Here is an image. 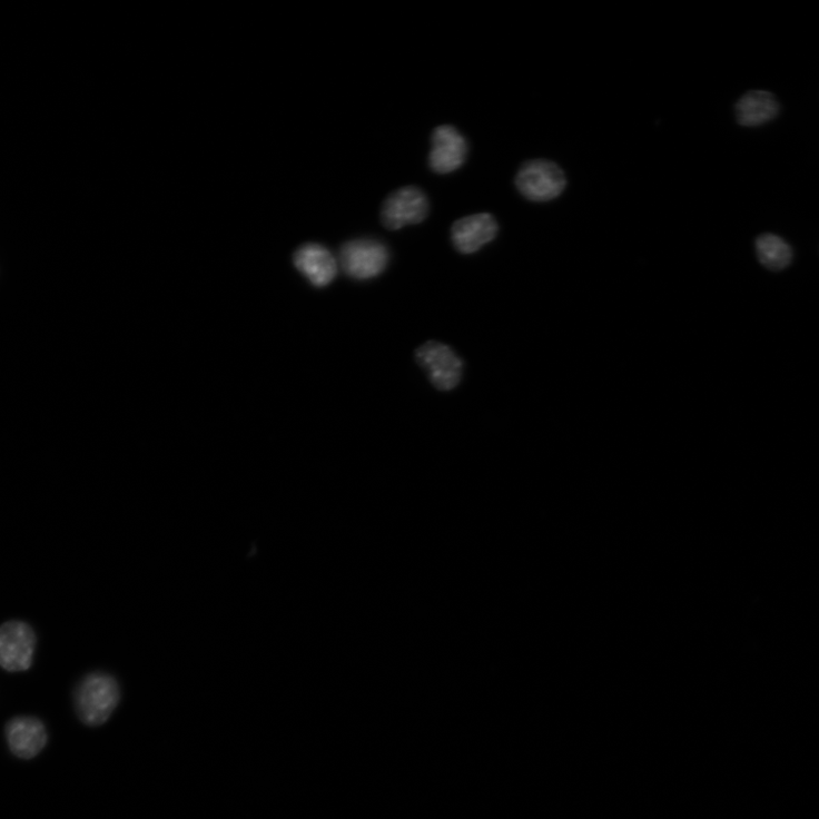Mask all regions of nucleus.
<instances>
[{
    "mask_svg": "<svg viewBox=\"0 0 819 819\" xmlns=\"http://www.w3.org/2000/svg\"><path fill=\"white\" fill-rule=\"evenodd\" d=\"M430 210L425 193L407 186L391 194L382 209V223L388 230H398L407 225L423 223Z\"/></svg>",
    "mask_w": 819,
    "mask_h": 819,
    "instance_id": "423d86ee",
    "label": "nucleus"
},
{
    "mask_svg": "<svg viewBox=\"0 0 819 819\" xmlns=\"http://www.w3.org/2000/svg\"><path fill=\"white\" fill-rule=\"evenodd\" d=\"M416 358L431 383L440 391L455 388L463 378V361L445 344L427 342L417 349Z\"/></svg>",
    "mask_w": 819,
    "mask_h": 819,
    "instance_id": "20e7f679",
    "label": "nucleus"
},
{
    "mask_svg": "<svg viewBox=\"0 0 819 819\" xmlns=\"http://www.w3.org/2000/svg\"><path fill=\"white\" fill-rule=\"evenodd\" d=\"M467 150V141L456 128L441 126L432 136L430 166L436 174H451L465 164Z\"/></svg>",
    "mask_w": 819,
    "mask_h": 819,
    "instance_id": "0eeeda50",
    "label": "nucleus"
},
{
    "mask_svg": "<svg viewBox=\"0 0 819 819\" xmlns=\"http://www.w3.org/2000/svg\"><path fill=\"white\" fill-rule=\"evenodd\" d=\"M756 251L760 264L772 272L788 268L793 259L790 244L776 234H762L756 240Z\"/></svg>",
    "mask_w": 819,
    "mask_h": 819,
    "instance_id": "f8f14e48",
    "label": "nucleus"
},
{
    "mask_svg": "<svg viewBox=\"0 0 819 819\" xmlns=\"http://www.w3.org/2000/svg\"><path fill=\"white\" fill-rule=\"evenodd\" d=\"M781 106L776 95L768 90H750L737 102L736 116L740 126L756 128L778 118Z\"/></svg>",
    "mask_w": 819,
    "mask_h": 819,
    "instance_id": "9b49d317",
    "label": "nucleus"
},
{
    "mask_svg": "<svg viewBox=\"0 0 819 819\" xmlns=\"http://www.w3.org/2000/svg\"><path fill=\"white\" fill-rule=\"evenodd\" d=\"M293 262L296 269L317 288L327 287L337 276L335 256L319 244L300 246L295 251Z\"/></svg>",
    "mask_w": 819,
    "mask_h": 819,
    "instance_id": "6e6552de",
    "label": "nucleus"
},
{
    "mask_svg": "<svg viewBox=\"0 0 819 819\" xmlns=\"http://www.w3.org/2000/svg\"><path fill=\"white\" fill-rule=\"evenodd\" d=\"M499 231L497 223L489 214L466 217L454 223L451 237L454 247L463 254H473L492 241Z\"/></svg>",
    "mask_w": 819,
    "mask_h": 819,
    "instance_id": "9d476101",
    "label": "nucleus"
},
{
    "mask_svg": "<svg viewBox=\"0 0 819 819\" xmlns=\"http://www.w3.org/2000/svg\"><path fill=\"white\" fill-rule=\"evenodd\" d=\"M566 184L562 170L546 160L526 162L516 177L519 190L533 201H549L556 198L565 190Z\"/></svg>",
    "mask_w": 819,
    "mask_h": 819,
    "instance_id": "39448f33",
    "label": "nucleus"
},
{
    "mask_svg": "<svg viewBox=\"0 0 819 819\" xmlns=\"http://www.w3.org/2000/svg\"><path fill=\"white\" fill-rule=\"evenodd\" d=\"M6 737L12 753L26 760L38 756L48 741L42 722L29 716H19L11 720L7 726Z\"/></svg>",
    "mask_w": 819,
    "mask_h": 819,
    "instance_id": "1a4fd4ad",
    "label": "nucleus"
},
{
    "mask_svg": "<svg viewBox=\"0 0 819 819\" xmlns=\"http://www.w3.org/2000/svg\"><path fill=\"white\" fill-rule=\"evenodd\" d=\"M37 637L22 621L0 625V668L10 673L28 671L32 665Z\"/></svg>",
    "mask_w": 819,
    "mask_h": 819,
    "instance_id": "7ed1b4c3",
    "label": "nucleus"
},
{
    "mask_svg": "<svg viewBox=\"0 0 819 819\" xmlns=\"http://www.w3.org/2000/svg\"><path fill=\"white\" fill-rule=\"evenodd\" d=\"M344 273L355 280H369L384 273L389 263L387 247L375 239H354L339 250Z\"/></svg>",
    "mask_w": 819,
    "mask_h": 819,
    "instance_id": "f03ea898",
    "label": "nucleus"
},
{
    "mask_svg": "<svg viewBox=\"0 0 819 819\" xmlns=\"http://www.w3.org/2000/svg\"><path fill=\"white\" fill-rule=\"evenodd\" d=\"M79 719L88 727L105 724L120 701L117 680L106 673H91L79 683L75 694Z\"/></svg>",
    "mask_w": 819,
    "mask_h": 819,
    "instance_id": "f257e3e1",
    "label": "nucleus"
}]
</instances>
